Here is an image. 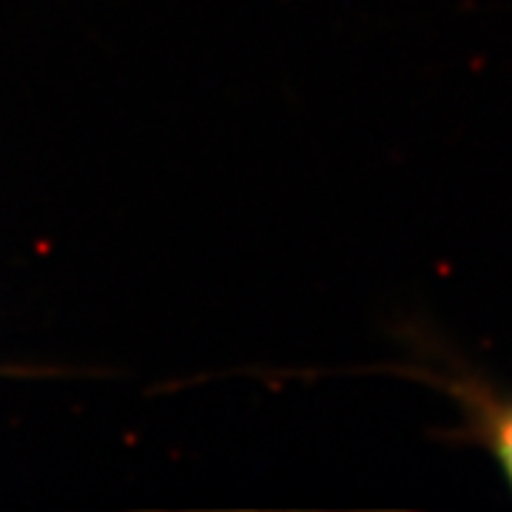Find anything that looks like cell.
<instances>
[{"mask_svg":"<svg viewBox=\"0 0 512 512\" xmlns=\"http://www.w3.org/2000/svg\"><path fill=\"white\" fill-rule=\"evenodd\" d=\"M447 390L461 402L473 436L493 453L512 490V396L495 393L476 379H450Z\"/></svg>","mask_w":512,"mask_h":512,"instance_id":"cell-1","label":"cell"}]
</instances>
